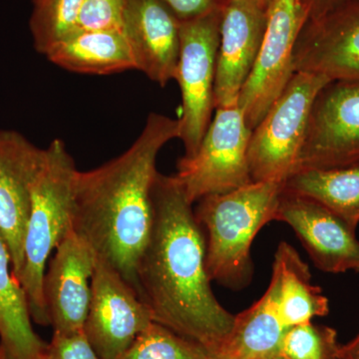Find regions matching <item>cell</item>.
I'll return each mask as SVG.
<instances>
[{
	"instance_id": "1",
	"label": "cell",
	"mask_w": 359,
	"mask_h": 359,
	"mask_svg": "<svg viewBox=\"0 0 359 359\" xmlns=\"http://www.w3.org/2000/svg\"><path fill=\"white\" fill-rule=\"evenodd\" d=\"M176 176L158 173L153 226L137 266L136 292L153 321L218 353L235 316L212 292L205 238Z\"/></svg>"
},
{
	"instance_id": "2",
	"label": "cell",
	"mask_w": 359,
	"mask_h": 359,
	"mask_svg": "<svg viewBox=\"0 0 359 359\" xmlns=\"http://www.w3.org/2000/svg\"><path fill=\"white\" fill-rule=\"evenodd\" d=\"M179 137V119L151 113L123 154L75 177L72 231L135 290L137 266L152 230L157 157Z\"/></svg>"
},
{
	"instance_id": "3",
	"label": "cell",
	"mask_w": 359,
	"mask_h": 359,
	"mask_svg": "<svg viewBox=\"0 0 359 359\" xmlns=\"http://www.w3.org/2000/svg\"><path fill=\"white\" fill-rule=\"evenodd\" d=\"M283 186L282 180L252 182L199 201L195 216L207 231L205 266L212 282L231 290L249 285L250 248L262 228L275 221Z\"/></svg>"
},
{
	"instance_id": "4",
	"label": "cell",
	"mask_w": 359,
	"mask_h": 359,
	"mask_svg": "<svg viewBox=\"0 0 359 359\" xmlns=\"http://www.w3.org/2000/svg\"><path fill=\"white\" fill-rule=\"evenodd\" d=\"M77 172L65 142L55 139L43 149L32 183L25 259L18 280L25 290L32 320L41 325H50L43 297L45 269L51 252L72 230Z\"/></svg>"
},
{
	"instance_id": "5",
	"label": "cell",
	"mask_w": 359,
	"mask_h": 359,
	"mask_svg": "<svg viewBox=\"0 0 359 359\" xmlns=\"http://www.w3.org/2000/svg\"><path fill=\"white\" fill-rule=\"evenodd\" d=\"M330 82L323 75L294 73L252 130L248 150L252 182L285 181L292 173L306 138L314 99Z\"/></svg>"
},
{
	"instance_id": "6",
	"label": "cell",
	"mask_w": 359,
	"mask_h": 359,
	"mask_svg": "<svg viewBox=\"0 0 359 359\" xmlns=\"http://www.w3.org/2000/svg\"><path fill=\"white\" fill-rule=\"evenodd\" d=\"M197 153L181 158L178 179L191 204L252 183L248 150L252 130L238 105L219 108Z\"/></svg>"
},
{
	"instance_id": "7",
	"label": "cell",
	"mask_w": 359,
	"mask_h": 359,
	"mask_svg": "<svg viewBox=\"0 0 359 359\" xmlns=\"http://www.w3.org/2000/svg\"><path fill=\"white\" fill-rule=\"evenodd\" d=\"M222 11L183 21L180 25V54L175 80L181 89L179 139L183 141L185 158L197 153L215 109Z\"/></svg>"
},
{
	"instance_id": "8",
	"label": "cell",
	"mask_w": 359,
	"mask_h": 359,
	"mask_svg": "<svg viewBox=\"0 0 359 359\" xmlns=\"http://www.w3.org/2000/svg\"><path fill=\"white\" fill-rule=\"evenodd\" d=\"M309 15L306 0H273L269 6L261 49L238 101L252 131L294 76L295 45Z\"/></svg>"
},
{
	"instance_id": "9",
	"label": "cell",
	"mask_w": 359,
	"mask_h": 359,
	"mask_svg": "<svg viewBox=\"0 0 359 359\" xmlns=\"http://www.w3.org/2000/svg\"><path fill=\"white\" fill-rule=\"evenodd\" d=\"M359 163V81H332L314 99L292 173Z\"/></svg>"
},
{
	"instance_id": "10",
	"label": "cell",
	"mask_w": 359,
	"mask_h": 359,
	"mask_svg": "<svg viewBox=\"0 0 359 359\" xmlns=\"http://www.w3.org/2000/svg\"><path fill=\"white\" fill-rule=\"evenodd\" d=\"M152 323V314L134 287L96 257L83 332L99 358H119Z\"/></svg>"
},
{
	"instance_id": "11",
	"label": "cell",
	"mask_w": 359,
	"mask_h": 359,
	"mask_svg": "<svg viewBox=\"0 0 359 359\" xmlns=\"http://www.w3.org/2000/svg\"><path fill=\"white\" fill-rule=\"evenodd\" d=\"M294 68L330 81H359V0L309 20L295 45Z\"/></svg>"
},
{
	"instance_id": "12",
	"label": "cell",
	"mask_w": 359,
	"mask_h": 359,
	"mask_svg": "<svg viewBox=\"0 0 359 359\" xmlns=\"http://www.w3.org/2000/svg\"><path fill=\"white\" fill-rule=\"evenodd\" d=\"M268 8L256 0H228L222 11L215 109L238 105L266 32Z\"/></svg>"
},
{
	"instance_id": "13",
	"label": "cell",
	"mask_w": 359,
	"mask_h": 359,
	"mask_svg": "<svg viewBox=\"0 0 359 359\" xmlns=\"http://www.w3.org/2000/svg\"><path fill=\"white\" fill-rule=\"evenodd\" d=\"M275 221L289 224L323 273H359L356 231L323 205L283 190Z\"/></svg>"
},
{
	"instance_id": "14",
	"label": "cell",
	"mask_w": 359,
	"mask_h": 359,
	"mask_svg": "<svg viewBox=\"0 0 359 359\" xmlns=\"http://www.w3.org/2000/svg\"><path fill=\"white\" fill-rule=\"evenodd\" d=\"M42 153L18 132L0 130V238L11 252L16 278L23 266L32 183Z\"/></svg>"
},
{
	"instance_id": "15",
	"label": "cell",
	"mask_w": 359,
	"mask_h": 359,
	"mask_svg": "<svg viewBox=\"0 0 359 359\" xmlns=\"http://www.w3.org/2000/svg\"><path fill=\"white\" fill-rule=\"evenodd\" d=\"M95 263L93 250L72 230L56 248L43 278L45 306L54 332H83Z\"/></svg>"
},
{
	"instance_id": "16",
	"label": "cell",
	"mask_w": 359,
	"mask_h": 359,
	"mask_svg": "<svg viewBox=\"0 0 359 359\" xmlns=\"http://www.w3.org/2000/svg\"><path fill=\"white\" fill-rule=\"evenodd\" d=\"M181 21L161 0H126L124 34L136 70L166 86L175 79L180 54Z\"/></svg>"
},
{
	"instance_id": "17",
	"label": "cell",
	"mask_w": 359,
	"mask_h": 359,
	"mask_svg": "<svg viewBox=\"0 0 359 359\" xmlns=\"http://www.w3.org/2000/svg\"><path fill=\"white\" fill-rule=\"evenodd\" d=\"M266 290L287 328L330 313V301L320 287L313 285L308 264L289 243L282 242L276 249Z\"/></svg>"
},
{
	"instance_id": "18",
	"label": "cell",
	"mask_w": 359,
	"mask_h": 359,
	"mask_svg": "<svg viewBox=\"0 0 359 359\" xmlns=\"http://www.w3.org/2000/svg\"><path fill=\"white\" fill-rule=\"evenodd\" d=\"M45 56L53 65L81 74L136 69L126 35L118 30H76L53 45Z\"/></svg>"
},
{
	"instance_id": "19",
	"label": "cell",
	"mask_w": 359,
	"mask_h": 359,
	"mask_svg": "<svg viewBox=\"0 0 359 359\" xmlns=\"http://www.w3.org/2000/svg\"><path fill=\"white\" fill-rule=\"evenodd\" d=\"M47 344L32 327L27 299L0 238V346L8 359H43Z\"/></svg>"
},
{
	"instance_id": "20",
	"label": "cell",
	"mask_w": 359,
	"mask_h": 359,
	"mask_svg": "<svg viewBox=\"0 0 359 359\" xmlns=\"http://www.w3.org/2000/svg\"><path fill=\"white\" fill-rule=\"evenodd\" d=\"M283 191L318 203L356 231L359 224V163L297 170L285 179Z\"/></svg>"
},
{
	"instance_id": "21",
	"label": "cell",
	"mask_w": 359,
	"mask_h": 359,
	"mask_svg": "<svg viewBox=\"0 0 359 359\" xmlns=\"http://www.w3.org/2000/svg\"><path fill=\"white\" fill-rule=\"evenodd\" d=\"M287 328L280 320L269 290L249 309L235 316L228 339L216 359H271L278 355Z\"/></svg>"
},
{
	"instance_id": "22",
	"label": "cell",
	"mask_w": 359,
	"mask_h": 359,
	"mask_svg": "<svg viewBox=\"0 0 359 359\" xmlns=\"http://www.w3.org/2000/svg\"><path fill=\"white\" fill-rule=\"evenodd\" d=\"M30 30L39 53L77 30L78 16L83 0H34Z\"/></svg>"
},
{
	"instance_id": "23",
	"label": "cell",
	"mask_w": 359,
	"mask_h": 359,
	"mask_svg": "<svg viewBox=\"0 0 359 359\" xmlns=\"http://www.w3.org/2000/svg\"><path fill=\"white\" fill-rule=\"evenodd\" d=\"M118 359H212L205 347L153 321Z\"/></svg>"
},
{
	"instance_id": "24",
	"label": "cell",
	"mask_w": 359,
	"mask_h": 359,
	"mask_svg": "<svg viewBox=\"0 0 359 359\" xmlns=\"http://www.w3.org/2000/svg\"><path fill=\"white\" fill-rule=\"evenodd\" d=\"M337 332L313 321L287 328L278 355L287 359H340Z\"/></svg>"
},
{
	"instance_id": "25",
	"label": "cell",
	"mask_w": 359,
	"mask_h": 359,
	"mask_svg": "<svg viewBox=\"0 0 359 359\" xmlns=\"http://www.w3.org/2000/svg\"><path fill=\"white\" fill-rule=\"evenodd\" d=\"M126 0H83L77 30H118L124 32Z\"/></svg>"
},
{
	"instance_id": "26",
	"label": "cell",
	"mask_w": 359,
	"mask_h": 359,
	"mask_svg": "<svg viewBox=\"0 0 359 359\" xmlns=\"http://www.w3.org/2000/svg\"><path fill=\"white\" fill-rule=\"evenodd\" d=\"M43 359H101L85 337L84 332L73 334L53 332Z\"/></svg>"
},
{
	"instance_id": "27",
	"label": "cell",
	"mask_w": 359,
	"mask_h": 359,
	"mask_svg": "<svg viewBox=\"0 0 359 359\" xmlns=\"http://www.w3.org/2000/svg\"><path fill=\"white\" fill-rule=\"evenodd\" d=\"M181 22L223 9L228 0H161Z\"/></svg>"
},
{
	"instance_id": "28",
	"label": "cell",
	"mask_w": 359,
	"mask_h": 359,
	"mask_svg": "<svg viewBox=\"0 0 359 359\" xmlns=\"http://www.w3.org/2000/svg\"><path fill=\"white\" fill-rule=\"evenodd\" d=\"M344 1L346 0H306L311 11L309 20L320 18Z\"/></svg>"
},
{
	"instance_id": "29",
	"label": "cell",
	"mask_w": 359,
	"mask_h": 359,
	"mask_svg": "<svg viewBox=\"0 0 359 359\" xmlns=\"http://www.w3.org/2000/svg\"><path fill=\"white\" fill-rule=\"evenodd\" d=\"M340 359H359V334L346 346H340Z\"/></svg>"
},
{
	"instance_id": "30",
	"label": "cell",
	"mask_w": 359,
	"mask_h": 359,
	"mask_svg": "<svg viewBox=\"0 0 359 359\" xmlns=\"http://www.w3.org/2000/svg\"><path fill=\"white\" fill-rule=\"evenodd\" d=\"M256 1L263 4L264 6L269 7V4H271V2L273 1V0H256Z\"/></svg>"
},
{
	"instance_id": "31",
	"label": "cell",
	"mask_w": 359,
	"mask_h": 359,
	"mask_svg": "<svg viewBox=\"0 0 359 359\" xmlns=\"http://www.w3.org/2000/svg\"><path fill=\"white\" fill-rule=\"evenodd\" d=\"M0 359H8L7 358V355L6 351H4V347L0 346Z\"/></svg>"
},
{
	"instance_id": "32",
	"label": "cell",
	"mask_w": 359,
	"mask_h": 359,
	"mask_svg": "<svg viewBox=\"0 0 359 359\" xmlns=\"http://www.w3.org/2000/svg\"><path fill=\"white\" fill-rule=\"evenodd\" d=\"M271 359H287V358H282V356H280V355H276L275 358H273Z\"/></svg>"
},
{
	"instance_id": "33",
	"label": "cell",
	"mask_w": 359,
	"mask_h": 359,
	"mask_svg": "<svg viewBox=\"0 0 359 359\" xmlns=\"http://www.w3.org/2000/svg\"><path fill=\"white\" fill-rule=\"evenodd\" d=\"M212 359H216V358H215L214 356H212Z\"/></svg>"
},
{
	"instance_id": "34",
	"label": "cell",
	"mask_w": 359,
	"mask_h": 359,
	"mask_svg": "<svg viewBox=\"0 0 359 359\" xmlns=\"http://www.w3.org/2000/svg\"><path fill=\"white\" fill-rule=\"evenodd\" d=\"M33 1H34V0H33Z\"/></svg>"
}]
</instances>
